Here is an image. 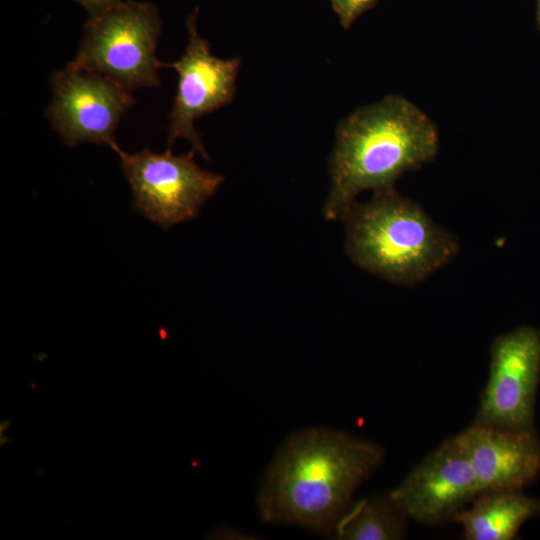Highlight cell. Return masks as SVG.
I'll return each mask as SVG.
<instances>
[{
  "label": "cell",
  "instance_id": "6da1fadb",
  "mask_svg": "<svg viewBox=\"0 0 540 540\" xmlns=\"http://www.w3.org/2000/svg\"><path fill=\"white\" fill-rule=\"evenodd\" d=\"M383 458L380 445L344 432L299 431L265 474L257 500L261 518L329 532Z\"/></svg>",
  "mask_w": 540,
  "mask_h": 540
},
{
  "label": "cell",
  "instance_id": "7a4b0ae2",
  "mask_svg": "<svg viewBox=\"0 0 540 540\" xmlns=\"http://www.w3.org/2000/svg\"><path fill=\"white\" fill-rule=\"evenodd\" d=\"M438 148L436 126L406 98L388 95L358 108L336 131L325 218L342 219L364 190L393 189L402 174L431 162Z\"/></svg>",
  "mask_w": 540,
  "mask_h": 540
},
{
  "label": "cell",
  "instance_id": "3957f363",
  "mask_svg": "<svg viewBox=\"0 0 540 540\" xmlns=\"http://www.w3.org/2000/svg\"><path fill=\"white\" fill-rule=\"evenodd\" d=\"M342 220L346 249L363 270L398 286H414L451 262L459 251L453 234L394 188L354 202Z\"/></svg>",
  "mask_w": 540,
  "mask_h": 540
},
{
  "label": "cell",
  "instance_id": "277c9868",
  "mask_svg": "<svg viewBox=\"0 0 540 540\" xmlns=\"http://www.w3.org/2000/svg\"><path fill=\"white\" fill-rule=\"evenodd\" d=\"M161 27L155 4L123 0L101 15L87 18L71 63L129 91L157 86L163 67L156 57Z\"/></svg>",
  "mask_w": 540,
  "mask_h": 540
},
{
  "label": "cell",
  "instance_id": "5b68a950",
  "mask_svg": "<svg viewBox=\"0 0 540 540\" xmlns=\"http://www.w3.org/2000/svg\"><path fill=\"white\" fill-rule=\"evenodd\" d=\"M114 151L131 187L133 207L164 229L195 218L224 180L201 169L193 150L184 155H173L170 149L127 153L117 146Z\"/></svg>",
  "mask_w": 540,
  "mask_h": 540
},
{
  "label": "cell",
  "instance_id": "8992f818",
  "mask_svg": "<svg viewBox=\"0 0 540 540\" xmlns=\"http://www.w3.org/2000/svg\"><path fill=\"white\" fill-rule=\"evenodd\" d=\"M50 86L46 117L65 145L118 146L115 130L134 104L131 91L71 62L51 76Z\"/></svg>",
  "mask_w": 540,
  "mask_h": 540
},
{
  "label": "cell",
  "instance_id": "52a82bcc",
  "mask_svg": "<svg viewBox=\"0 0 540 540\" xmlns=\"http://www.w3.org/2000/svg\"><path fill=\"white\" fill-rule=\"evenodd\" d=\"M540 384V330L520 326L497 336L490 346L489 376L474 423L534 429Z\"/></svg>",
  "mask_w": 540,
  "mask_h": 540
},
{
  "label": "cell",
  "instance_id": "ba28073f",
  "mask_svg": "<svg viewBox=\"0 0 540 540\" xmlns=\"http://www.w3.org/2000/svg\"><path fill=\"white\" fill-rule=\"evenodd\" d=\"M198 13L199 8L195 7L187 17L188 42L183 55L174 63H163V67H172L178 74L177 91L168 115L167 143L171 146L179 138L186 139L195 153L208 159L194 122L233 101L241 61L237 57L221 59L211 53L209 42L198 32Z\"/></svg>",
  "mask_w": 540,
  "mask_h": 540
},
{
  "label": "cell",
  "instance_id": "9c48e42d",
  "mask_svg": "<svg viewBox=\"0 0 540 540\" xmlns=\"http://www.w3.org/2000/svg\"><path fill=\"white\" fill-rule=\"evenodd\" d=\"M388 494L407 519L437 525L453 520L480 490L468 455L455 435L424 457Z\"/></svg>",
  "mask_w": 540,
  "mask_h": 540
},
{
  "label": "cell",
  "instance_id": "30bf717a",
  "mask_svg": "<svg viewBox=\"0 0 540 540\" xmlns=\"http://www.w3.org/2000/svg\"><path fill=\"white\" fill-rule=\"evenodd\" d=\"M480 493L521 491L540 474V440L534 429L473 423L457 434Z\"/></svg>",
  "mask_w": 540,
  "mask_h": 540
},
{
  "label": "cell",
  "instance_id": "8fae6325",
  "mask_svg": "<svg viewBox=\"0 0 540 540\" xmlns=\"http://www.w3.org/2000/svg\"><path fill=\"white\" fill-rule=\"evenodd\" d=\"M540 514V499L521 491L480 493L453 519L467 540H511L521 526Z\"/></svg>",
  "mask_w": 540,
  "mask_h": 540
},
{
  "label": "cell",
  "instance_id": "7c38bea8",
  "mask_svg": "<svg viewBox=\"0 0 540 540\" xmlns=\"http://www.w3.org/2000/svg\"><path fill=\"white\" fill-rule=\"evenodd\" d=\"M406 516L387 495H372L349 504L329 533L339 540H398L405 535Z\"/></svg>",
  "mask_w": 540,
  "mask_h": 540
},
{
  "label": "cell",
  "instance_id": "4fadbf2b",
  "mask_svg": "<svg viewBox=\"0 0 540 540\" xmlns=\"http://www.w3.org/2000/svg\"><path fill=\"white\" fill-rule=\"evenodd\" d=\"M378 0H329L333 11L343 28L348 29L366 11L375 6Z\"/></svg>",
  "mask_w": 540,
  "mask_h": 540
},
{
  "label": "cell",
  "instance_id": "5bb4252c",
  "mask_svg": "<svg viewBox=\"0 0 540 540\" xmlns=\"http://www.w3.org/2000/svg\"><path fill=\"white\" fill-rule=\"evenodd\" d=\"M80 4L87 12L88 17H95L117 6L123 0H73Z\"/></svg>",
  "mask_w": 540,
  "mask_h": 540
},
{
  "label": "cell",
  "instance_id": "9a60e30c",
  "mask_svg": "<svg viewBox=\"0 0 540 540\" xmlns=\"http://www.w3.org/2000/svg\"><path fill=\"white\" fill-rule=\"evenodd\" d=\"M11 422H12V420H11V419H8V420H4V421H2V422H1V425H0V427H1V430H0V431H1V433H3V430H6V429H7V427H9V426H10Z\"/></svg>",
  "mask_w": 540,
  "mask_h": 540
},
{
  "label": "cell",
  "instance_id": "2e32d148",
  "mask_svg": "<svg viewBox=\"0 0 540 540\" xmlns=\"http://www.w3.org/2000/svg\"><path fill=\"white\" fill-rule=\"evenodd\" d=\"M536 16H537V23L540 28V0H536Z\"/></svg>",
  "mask_w": 540,
  "mask_h": 540
}]
</instances>
